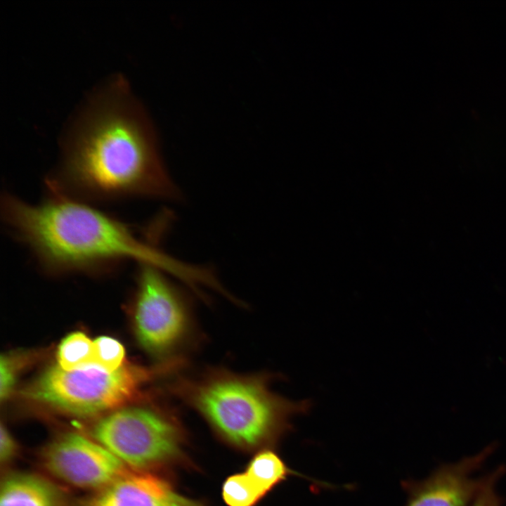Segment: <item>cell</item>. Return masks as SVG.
I'll return each instance as SVG.
<instances>
[{"label":"cell","mask_w":506,"mask_h":506,"mask_svg":"<svg viewBox=\"0 0 506 506\" xmlns=\"http://www.w3.org/2000/svg\"><path fill=\"white\" fill-rule=\"evenodd\" d=\"M41 462L47 472L60 481L94 492L128 470L93 437L77 432L62 434L47 444Z\"/></svg>","instance_id":"7"},{"label":"cell","mask_w":506,"mask_h":506,"mask_svg":"<svg viewBox=\"0 0 506 506\" xmlns=\"http://www.w3.org/2000/svg\"><path fill=\"white\" fill-rule=\"evenodd\" d=\"M493 450V445L488 446L474 455L441 465L426 479L405 481L406 506H469L485 479L472 475Z\"/></svg>","instance_id":"8"},{"label":"cell","mask_w":506,"mask_h":506,"mask_svg":"<svg viewBox=\"0 0 506 506\" xmlns=\"http://www.w3.org/2000/svg\"><path fill=\"white\" fill-rule=\"evenodd\" d=\"M183 368V362L179 358L155 368L124 364L115 371L96 364L73 370L55 365L42 372L21 394L32 403L69 415H106L140 398L145 384L155 377Z\"/></svg>","instance_id":"4"},{"label":"cell","mask_w":506,"mask_h":506,"mask_svg":"<svg viewBox=\"0 0 506 506\" xmlns=\"http://www.w3.org/2000/svg\"><path fill=\"white\" fill-rule=\"evenodd\" d=\"M0 506H67L63 492L50 480L30 472H13L1 483Z\"/></svg>","instance_id":"10"},{"label":"cell","mask_w":506,"mask_h":506,"mask_svg":"<svg viewBox=\"0 0 506 506\" xmlns=\"http://www.w3.org/2000/svg\"><path fill=\"white\" fill-rule=\"evenodd\" d=\"M91 437L132 470L153 472L178 465L186 456L185 429L167 408L117 409L96 422Z\"/></svg>","instance_id":"5"},{"label":"cell","mask_w":506,"mask_h":506,"mask_svg":"<svg viewBox=\"0 0 506 506\" xmlns=\"http://www.w3.org/2000/svg\"><path fill=\"white\" fill-rule=\"evenodd\" d=\"M46 183L49 190L87 203L180 196L146 115L120 89L89 108Z\"/></svg>","instance_id":"1"},{"label":"cell","mask_w":506,"mask_h":506,"mask_svg":"<svg viewBox=\"0 0 506 506\" xmlns=\"http://www.w3.org/2000/svg\"><path fill=\"white\" fill-rule=\"evenodd\" d=\"M1 215L8 231L51 274L97 273L129 261L155 266L178 279L189 265L136 236L129 225L90 205L49 190L32 204L6 192Z\"/></svg>","instance_id":"2"},{"label":"cell","mask_w":506,"mask_h":506,"mask_svg":"<svg viewBox=\"0 0 506 506\" xmlns=\"http://www.w3.org/2000/svg\"><path fill=\"white\" fill-rule=\"evenodd\" d=\"M164 273L150 264H138L134 325L141 346L168 361L182 357L179 352L192 339L195 326L185 294Z\"/></svg>","instance_id":"6"},{"label":"cell","mask_w":506,"mask_h":506,"mask_svg":"<svg viewBox=\"0 0 506 506\" xmlns=\"http://www.w3.org/2000/svg\"><path fill=\"white\" fill-rule=\"evenodd\" d=\"M505 467L500 466L485 476L483 484L469 506H502L503 500L497 493L495 485L505 472Z\"/></svg>","instance_id":"16"},{"label":"cell","mask_w":506,"mask_h":506,"mask_svg":"<svg viewBox=\"0 0 506 506\" xmlns=\"http://www.w3.org/2000/svg\"><path fill=\"white\" fill-rule=\"evenodd\" d=\"M93 343L96 365L108 371H115L124 365V348L117 339L100 336Z\"/></svg>","instance_id":"15"},{"label":"cell","mask_w":506,"mask_h":506,"mask_svg":"<svg viewBox=\"0 0 506 506\" xmlns=\"http://www.w3.org/2000/svg\"><path fill=\"white\" fill-rule=\"evenodd\" d=\"M245 472L266 494L294 474L275 452L264 450L249 462Z\"/></svg>","instance_id":"11"},{"label":"cell","mask_w":506,"mask_h":506,"mask_svg":"<svg viewBox=\"0 0 506 506\" xmlns=\"http://www.w3.org/2000/svg\"><path fill=\"white\" fill-rule=\"evenodd\" d=\"M56 358L58 365L65 370L96 364L93 341L82 332L70 333L59 344Z\"/></svg>","instance_id":"12"},{"label":"cell","mask_w":506,"mask_h":506,"mask_svg":"<svg viewBox=\"0 0 506 506\" xmlns=\"http://www.w3.org/2000/svg\"><path fill=\"white\" fill-rule=\"evenodd\" d=\"M221 492L228 506H254L266 495L245 472L228 476L223 484Z\"/></svg>","instance_id":"13"},{"label":"cell","mask_w":506,"mask_h":506,"mask_svg":"<svg viewBox=\"0 0 506 506\" xmlns=\"http://www.w3.org/2000/svg\"><path fill=\"white\" fill-rule=\"evenodd\" d=\"M84 506H207L180 494L153 472L129 469L95 491Z\"/></svg>","instance_id":"9"},{"label":"cell","mask_w":506,"mask_h":506,"mask_svg":"<svg viewBox=\"0 0 506 506\" xmlns=\"http://www.w3.org/2000/svg\"><path fill=\"white\" fill-rule=\"evenodd\" d=\"M0 429V462L1 465H6L16 456L18 446L15 438L3 422Z\"/></svg>","instance_id":"17"},{"label":"cell","mask_w":506,"mask_h":506,"mask_svg":"<svg viewBox=\"0 0 506 506\" xmlns=\"http://www.w3.org/2000/svg\"><path fill=\"white\" fill-rule=\"evenodd\" d=\"M32 358L27 353H8L0 358V398L7 400L11 396L17 377L22 369Z\"/></svg>","instance_id":"14"},{"label":"cell","mask_w":506,"mask_h":506,"mask_svg":"<svg viewBox=\"0 0 506 506\" xmlns=\"http://www.w3.org/2000/svg\"><path fill=\"white\" fill-rule=\"evenodd\" d=\"M275 374H241L208 367L174 377L169 393L200 414L228 443L253 450L277 443L292 427L293 417L307 413L311 400H292L271 389Z\"/></svg>","instance_id":"3"}]
</instances>
